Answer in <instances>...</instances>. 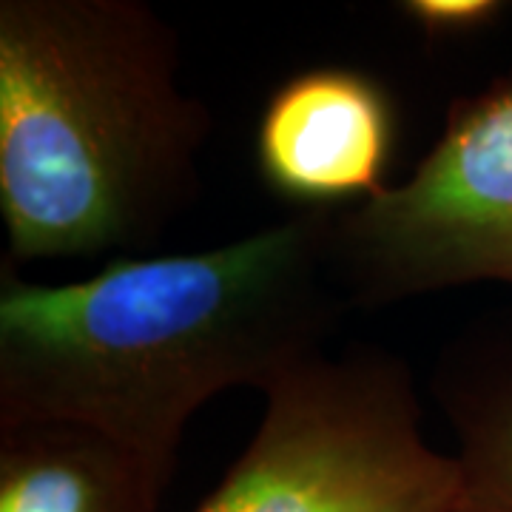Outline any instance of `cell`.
Segmentation results:
<instances>
[{
	"label": "cell",
	"mask_w": 512,
	"mask_h": 512,
	"mask_svg": "<svg viewBox=\"0 0 512 512\" xmlns=\"http://www.w3.org/2000/svg\"><path fill=\"white\" fill-rule=\"evenodd\" d=\"M456 456L421 436L402 356H316L265 393L254 439L194 512H456Z\"/></svg>",
	"instance_id": "3"
},
{
	"label": "cell",
	"mask_w": 512,
	"mask_h": 512,
	"mask_svg": "<svg viewBox=\"0 0 512 512\" xmlns=\"http://www.w3.org/2000/svg\"><path fill=\"white\" fill-rule=\"evenodd\" d=\"M353 308H384L476 282L512 288V69L456 97L413 174L333 214Z\"/></svg>",
	"instance_id": "4"
},
{
	"label": "cell",
	"mask_w": 512,
	"mask_h": 512,
	"mask_svg": "<svg viewBox=\"0 0 512 512\" xmlns=\"http://www.w3.org/2000/svg\"><path fill=\"white\" fill-rule=\"evenodd\" d=\"M396 9L424 37L447 40L490 29L507 6L498 0H402Z\"/></svg>",
	"instance_id": "8"
},
{
	"label": "cell",
	"mask_w": 512,
	"mask_h": 512,
	"mask_svg": "<svg viewBox=\"0 0 512 512\" xmlns=\"http://www.w3.org/2000/svg\"><path fill=\"white\" fill-rule=\"evenodd\" d=\"M211 114L140 0L0 3L6 259L148 256L200 197Z\"/></svg>",
	"instance_id": "2"
},
{
	"label": "cell",
	"mask_w": 512,
	"mask_h": 512,
	"mask_svg": "<svg viewBox=\"0 0 512 512\" xmlns=\"http://www.w3.org/2000/svg\"><path fill=\"white\" fill-rule=\"evenodd\" d=\"M350 308L325 211L208 251L120 256L66 285L3 256L0 421H74L177 461L202 404L268 393L325 353Z\"/></svg>",
	"instance_id": "1"
},
{
	"label": "cell",
	"mask_w": 512,
	"mask_h": 512,
	"mask_svg": "<svg viewBox=\"0 0 512 512\" xmlns=\"http://www.w3.org/2000/svg\"><path fill=\"white\" fill-rule=\"evenodd\" d=\"M174 467L86 424L0 421V512H157Z\"/></svg>",
	"instance_id": "6"
},
{
	"label": "cell",
	"mask_w": 512,
	"mask_h": 512,
	"mask_svg": "<svg viewBox=\"0 0 512 512\" xmlns=\"http://www.w3.org/2000/svg\"><path fill=\"white\" fill-rule=\"evenodd\" d=\"M399 134V103L384 80L353 66H311L268 94L256 171L293 211L339 214L390 188Z\"/></svg>",
	"instance_id": "5"
},
{
	"label": "cell",
	"mask_w": 512,
	"mask_h": 512,
	"mask_svg": "<svg viewBox=\"0 0 512 512\" xmlns=\"http://www.w3.org/2000/svg\"><path fill=\"white\" fill-rule=\"evenodd\" d=\"M430 387L458 436L456 512H512V325L464 328Z\"/></svg>",
	"instance_id": "7"
}]
</instances>
